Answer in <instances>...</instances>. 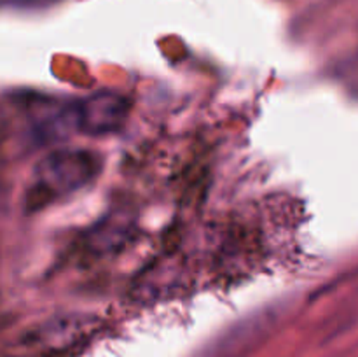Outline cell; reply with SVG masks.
Masks as SVG:
<instances>
[{"mask_svg": "<svg viewBox=\"0 0 358 357\" xmlns=\"http://www.w3.org/2000/svg\"><path fill=\"white\" fill-rule=\"evenodd\" d=\"M129 98L112 90L94 91L90 97L77 100L79 132L90 136H103L119 132L129 114Z\"/></svg>", "mask_w": 358, "mask_h": 357, "instance_id": "cell-3", "label": "cell"}, {"mask_svg": "<svg viewBox=\"0 0 358 357\" xmlns=\"http://www.w3.org/2000/svg\"><path fill=\"white\" fill-rule=\"evenodd\" d=\"M6 2L17 7H41L44 4L52 2V0H6Z\"/></svg>", "mask_w": 358, "mask_h": 357, "instance_id": "cell-4", "label": "cell"}, {"mask_svg": "<svg viewBox=\"0 0 358 357\" xmlns=\"http://www.w3.org/2000/svg\"><path fill=\"white\" fill-rule=\"evenodd\" d=\"M98 154L87 149H58L45 154L31 170L23 195L28 214L41 212L45 206L86 188L100 174Z\"/></svg>", "mask_w": 358, "mask_h": 357, "instance_id": "cell-1", "label": "cell"}, {"mask_svg": "<svg viewBox=\"0 0 358 357\" xmlns=\"http://www.w3.org/2000/svg\"><path fill=\"white\" fill-rule=\"evenodd\" d=\"M10 100L20 115L23 139L30 146H48L79 132L76 100L35 91H16Z\"/></svg>", "mask_w": 358, "mask_h": 357, "instance_id": "cell-2", "label": "cell"}]
</instances>
